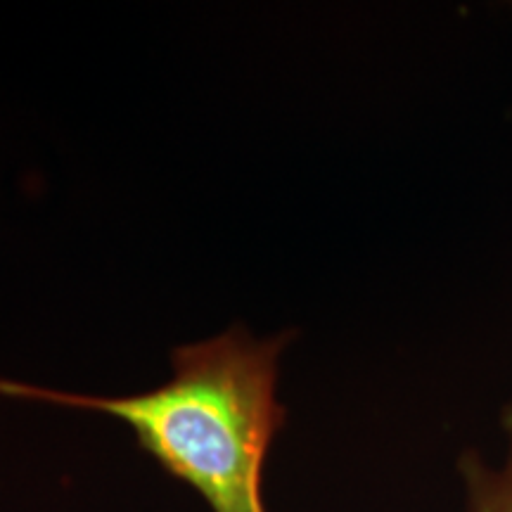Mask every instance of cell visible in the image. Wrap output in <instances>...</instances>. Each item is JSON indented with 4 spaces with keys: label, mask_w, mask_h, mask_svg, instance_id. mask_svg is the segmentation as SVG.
Here are the masks:
<instances>
[{
    "label": "cell",
    "mask_w": 512,
    "mask_h": 512,
    "mask_svg": "<svg viewBox=\"0 0 512 512\" xmlns=\"http://www.w3.org/2000/svg\"><path fill=\"white\" fill-rule=\"evenodd\" d=\"M294 332L254 337L242 325L171 354L169 382L131 396H86L0 377V396L46 401L126 422L162 470L211 512H268L264 467L287 408L278 363Z\"/></svg>",
    "instance_id": "1"
},
{
    "label": "cell",
    "mask_w": 512,
    "mask_h": 512,
    "mask_svg": "<svg viewBox=\"0 0 512 512\" xmlns=\"http://www.w3.org/2000/svg\"><path fill=\"white\" fill-rule=\"evenodd\" d=\"M501 427L505 434L501 463H486L475 448H467L458 460L467 512H512V401L503 408Z\"/></svg>",
    "instance_id": "2"
}]
</instances>
